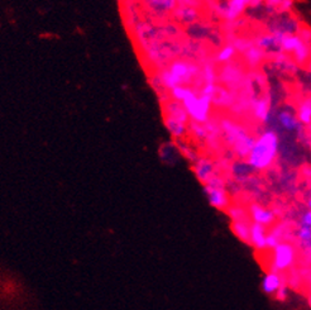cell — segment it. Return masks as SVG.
Listing matches in <instances>:
<instances>
[{
    "instance_id": "obj_10",
    "label": "cell",
    "mask_w": 311,
    "mask_h": 310,
    "mask_svg": "<svg viewBox=\"0 0 311 310\" xmlns=\"http://www.w3.org/2000/svg\"><path fill=\"white\" fill-rule=\"evenodd\" d=\"M247 212H248V218L250 219V222L262 224L267 228H271L277 221V214L273 210L268 209V208L263 207L262 204H258V203H250Z\"/></svg>"
},
{
    "instance_id": "obj_22",
    "label": "cell",
    "mask_w": 311,
    "mask_h": 310,
    "mask_svg": "<svg viewBox=\"0 0 311 310\" xmlns=\"http://www.w3.org/2000/svg\"><path fill=\"white\" fill-rule=\"evenodd\" d=\"M164 125H166V130L170 132V134L176 139H181L189 133V124L185 122H181V120L173 119V118L164 117Z\"/></svg>"
},
{
    "instance_id": "obj_31",
    "label": "cell",
    "mask_w": 311,
    "mask_h": 310,
    "mask_svg": "<svg viewBox=\"0 0 311 310\" xmlns=\"http://www.w3.org/2000/svg\"><path fill=\"white\" fill-rule=\"evenodd\" d=\"M306 208L307 209H311V188L309 189V195H307V200H306Z\"/></svg>"
},
{
    "instance_id": "obj_12",
    "label": "cell",
    "mask_w": 311,
    "mask_h": 310,
    "mask_svg": "<svg viewBox=\"0 0 311 310\" xmlns=\"http://www.w3.org/2000/svg\"><path fill=\"white\" fill-rule=\"evenodd\" d=\"M276 120L282 131L290 132V133H296L299 134V136L304 132V127H302L301 123L299 122L296 114L294 113L292 111H290V109H281L280 112H277Z\"/></svg>"
},
{
    "instance_id": "obj_14",
    "label": "cell",
    "mask_w": 311,
    "mask_h": 310,
    "mask_svg": "<svg viewBox=\"0 0 311 310\" xmlns=\"http://www.w3.org/2000/svg\"><path fill=\"white\" fill-rule=\"evenodd\" d=\"M253 43H254L257 47L263 49L268 57L275 56V54L281 52L279 37H276V35L267 31L258 33V34L253 38Z\"/></svg>"
},
{
    "instance_id": "obj_27",
    "label": "cell",
    "mask_w": 311,
    "mask_h": 310,
    "mask_svg": "<svg viewBox=\"0 0 311 310\" xmlns=\"http://www.w3.org/2000/svg\"><path fill=\"white\" fill-rule=\"evenodd\" d=\"M297 34L300 35V38H301L302 41H304V42H306V43H311V28L310 27H307V26H305V24H302L301 27H300V29H299V32H297Z\"/></svg>"
},
{
    "instance_id": "obj_33",
    "label": "cell",
    "mask_w": 311,
    "mask_h": 310,
    "mask_svg": "<svg viewBox=\"0 0 311 310\" xmlns=\"http://www.w3.org/2000/svg\"><path fill=\"white\" fill-rule=\"evenodd\" d=\"M307 304H309V306L311 308V294L307 296Z\"/></svg>"
},
{
    "instance_id": "obj_26",
    "label": "cell",
    "mask_w": 311,
    "mask_h": 310,
    "mask_svg": "<svg viewBox=\"0 0 311 310\" xmlns=\"http://www.w3.org/2000/svg\"><path fill=\"white\" fill-rule=\"evenodd\" d=\"M228 215L232 218V221H238V219L248 218V212H247L244 208H242L241 205H232L227 208Z\"/></svg>"
},
{
    "instance_id": "obj_2",
    "label": "cell",
    "mask_w": 311,
    "mask_h": 310,
    "mask_svg": "<svg viewBox=\"0 0 311 310\" xmlns=\"http://www.w3.org/2000/svg\"><path fill=\"white\" fill-rule=\"evenodd\" d=\"M202 76V68L195 62L186 59H176L170 62L163 70L157 75L159 86L170 90L180 85H190Z\"/></svg>"
},
{
    "instance_id": "obj_5",
    "label": "cell",
    "mask_w": 311,
    "mask_h": 310,
    "mask_svg": "<svg viewBox=\"0 0 311 310\" xmlns=\"http://www.w3.org/2000/svg\"><path fill=\"white\" fill-rule=\"evenodd\" d=\"M252 0H204V5L213 14L225 23H232L242 19L249 9Z\"/></svg>"
},
{
    "instance_id": "obj_11",
    "label": "cell",
    "mask_w": 311,
    "mask_h": 310,
    "mask_svg": "<svg viewBox=\"0 0 311 310\" xmlns=\"http://www.w3.org/2000/svg\"><path fill=\"white\" fill-rule=\"evenodd\" d=\"M171 16L178 24L189 27L200 21L202 12H200V8L192 7V5L177 4L173 9Z\"/></svg>"
},
{
    "instance_id": "obj_34",
    "label": "cell",
    "mask_w": 311,
    "mask_h": 310,
    "mask_svg": "<svg viewBox=\"0 0 311 310\" xmlns=\"http://www.w3.org/2000/svg\"><path fill=\"white\" fill-rule=\"evenodd\" d=\"M310 48H311V43H310Z\"/></svg>"
},
{
    "instance_id": "obj_4",
    "label": "cell",
    "mask_w": 311,
    "mask_h": 310,
    "mask_svg": "<svg viewBox=\"0 0 311 310\" xmlns=\"http://www.w3.org/2000/svg\"><path fill=\"white\" fill-rule=\"evenodd\" d=\"M185 108L190 120L195 123L206 124L210 120L211 109H213V97L196 92L194 87L189 92L182 100L180 101Z\"/></svg>"
},
{
    "instance_id": "obj_6",
    "label": "cell",
    "mask_w": 311,
    "mask_h": 310,
    "mask_svg": "<svg viewBox=\"0 0 311 310\" xmlns=\"http://www.w3.org/2000/svg\"><path fill=\"white\" fill-rule=\"evenodd\" d=\"M271 261H269V270L277 272H286L291 270L297 260V249L291 242L282 241L271 248Z\"/></svg>"
},
{
    "instance_id": "obj_23",
    "label": "cell",
    "mask_w": 311,
    "mask_h": 310,
    "mask_svg": "<svg viewBox=\"0 0 311 310\" xmlns=\"http://www.w3.org/2000/svg\"><path fill=\"white\" fill-rule=\"evenodd\" d=\"M295 114L302 127H311V97L304 98L299 101Z\"/></svg>"
},
{
    "instance_id": "obj_17",
    "label": "cell",
    "mask_w": 311,
    "mask_h": 310,
    "mask_svg": "<svg viewBox=\"0 0 311 310\" xmlns=\"http://www.w3.org/2000/svg\"><path fill=\"white\" fill-rule=\"evenodd\" d=\"M192 171L200 183L205 184L215 175V163L208 157H197L192 162Z\"/></svg>"
},
{
    "instance_id": "obj_24",
    "label": "cell",
    "mask_w": 311,
    "mask_h": 310,
    "mask_svg": "<svg viewBox=\"0 0 311 310\" xmlns=\"http://www.w3.org/2000/svg\"><path fill=\"white\" fill-rule=\"evenodd\" d=\"M236 54H238V51L234 47L233 43H225V45L220 46L218 51L215 52V54H214V61L219 65H227L229 64V62L234 61Z\"/></svg>"
},
{
    "instance_id": "obj_28",
    "label": "cell",
    "mask_w": 311,
    "mask_h": 310,
    "mask_svg": "<svg viewBox=\"0 0 311 310\" xmlns=\"http://www.w3.org/2000/svg\"><path fill=\"white\" fill-rule=\"evenodd\" d=\"M299 226H305L311 228V209H307L306 208V210H304V212L301 213Z\"/></svg>"
},
{
    "instance_id": "obj_16",
    "label": "cell",
    "mask_w": 311,
    "mask_h": 310,
    "mask_svg": "<svg viewBox=\"0 0 311 310\" xmlns=\"http://www.w3.org/2000/svg\"><path fill=\"white\" fill-rule=\"evenodd\" d=\"M296 0H263L262 12L267 16L294 13Z\"/></svg>"
},
{
    "instance_id": "obj_25",
    "label": "cell",
    "mask_w": 311,
    "mask_h": 310,
    "mask_svg": "<svg viewBox=\"0 0 311 310\" xmlns=\"http://www.w3.org/2000/svg\"><path fill=\"white\" fill-rule=\"evenodd\" d=\"M271 230H268V234H267V249L273 248L277 243L285 241V226H276L271 227Z\"/></svg>"
},
{
    "instance_id": "obj_3",
    "label": "cell",
    "mask_w": 311,
    "mask_h": 310,
    "mask_svg": "<svg viewBox=\"0 0 311 310\" xmlns=\"http://www.w3.org/2000/svg\"><path fill=\"white\" fill-rule=\"evenodd\" d=\"M220 130L223 132L225 142L239 158L244 160L248 156L250 148L254 143V138L246 128L232 119H223L220 122Z\"/></svg>"
},
{
    "instance_id": "obj_29",
    "label": "cell",
    "mask_w": 311,
    "mask_h": 310,
    "mask_svg": "<svg viewBox=\"0 0 311 310\" xmlns=\"http://www.w3.org/2000/svg\"><path fill=\"white\" fill-rule=\"evenodd\" d=\"M273 296H276V299L279 301H286L288 298V287L286 286V284H283L282 286L277 290V293Z\"/></svg>"
},
{
    "instance_id": "obj_15",
    "label": "cell",
    "mask_w": 311,
    "mask_h": 310,
    "mask_svg": "<svg viewBox=\"0 0 311 310\" xmlns=\"http://www.w3.org/2000/svg\"><path fill=\"white\" fill-rule=\"evenodd\" d=\"M252 114L257 122L262 124H268L272 118V103L271 98L265 95L262 98L255 99L252 103Z\"/></svg>"
},
{
    "instance_id": "obj_13",
    "label": "cell",
    "mask_w": 311,
    "mask_h": 310,
    "mask_svg": "<svg viewBox=\"0 0 311 310\" xmlns=\"http://www.w3.org/2000/svg\"><path fill=\"white\" fill-rule=\"evenodd\" d=\"M143 7L156 18H167L176 8L175 0H140Z\"/></svg>"
},
{
    "instance_id": "obj_30",
    "label": "cell",
    "mask_w": 311,
    "mask_h": 310,
    "mask_svg": "<svg viewBox=\"0 0 311 310\" xmlns=\"http://www.w3.org/2000/svg\"><path fill=\"white\" fill-rule=\"evenodd\" d=\"M176 4H187V5H192V7H196L202 9V7H204V0H175Z\"/></svg>"
},
{
    "instance_id": "obj_19",
    "label": "cell",
    "mask_w": 311,
    "mask_h": 310,
    "mask_svg": "<svg viewBox=\"0 0 311 310\" xmlns=\"http://www.w3.org/2000/svg\"><path fill=\"white\" fill-rule=\"evenodd\" d=\"M283 284H285V280L282 278V273L269 270L263 276L262 282H261V289L266 295H275Z\"/></svg>"
},
{
    "instance_id": "obj_20",
    "label": "cell",
    "mask_w": 311,
    "mask_h": 310,
    "mask_svg": "<svg viewBox=\"0 0 311 310\" xmlns=\"http://www.w3.org/2000/svg\"><path fill=\"white\" fill-rule=\"evenodd\" d=\"M242 56H243L244 62H246L250 68H255L258 67V66H261L263 62H265L267 57H268L266 52L263 51V49H261L260 47H257L254 43H253L250 47L247 48L246 51L242 53Z\"/></svg>"
},
{
    "instance_id": "obj_32",
    "label": "cell",
    "mask_w": 311,
    "mask_h": 310,
    "mask_svg": "<svg viewBox=\"0 0 311 310\" xmlns=\"http://www.w3.org/2000/svg\"><path fill=\"white\" fill-rule=\"evenodd\" d=\"M306 67H307V71H309V72H310V75H311V59L309 60V61H307Z\"/></svg>"
},
{
    "instance_id": "obj_7",
    "label": "cell",
    "mask_w": 311,
    "mask_h": 310,
    "mask_svg": "<svg viewBox=\"0 0 311 310\" xmlns=\"http://www.w3.org/2000/svg\"><path fill=\"white\" fill-rule=\"evenodd\" d=\"M281 52L288 54L296 65L306 66L311 59V48L309 43L304 42L299 34H287L279 37Z\"/></svg>"
},
{
    "instance_id": "obj_21",
    "label": "cell",
    "mask_w": 311,
    "mask_h": 310,
    "mask_svg": "<svg viewBox=\"0 0 311 310\" xmlns=\"http://www.w3.org/2000/svg\"><path fill=\"white\" fill-rule=\"evenodd\" d=\"M250 224H252V222H250L249 218L232 221V224H230V228H232V232L235 234V237L243 243H246V245H249Z\"/></svg>"
},
{
    "instance_id": "obj_8",
    "label": "cell",
    "mask_w": 311,
    "mask_h": 310,
    "mask_svg": "<svg viewBox=\"0 0 311 310\" xmlns=\"http://www.w3.org/2000/svg\"><path fill=\"white\" fill-rule=\"evenodd\" d=\"M301 26V21L294 13H286V14L268 16L266 31L272 33L276 37H282V35L287 34H297Z\"/></svg>"
},
{
    "instance_id": "obj_1",
    "label": "cell",
    "mask_w": 311,
    "mask_h": 310,
    "mask_svg": "<svg viewBox=\"0 0 311 310\" xmlns=\"http://www.w3.org/2000/svg\"><path fill=\"white\" fill-rule=\"evenodd\" d=\"M280 137L272 128L262 131L254 138V143L250 148L244 162L253 172L268 171L279 158Z\"/></svg>"
},
{
    "instance_id": "obj_9",
    "label": "cell",
    "mask_w": 311,
    "mask_h": 310,
    "mask_svg": "<svg viewBox=\"0 0 311 310\" xmlns=\"http://www.w3.org/2000/svg\"><path fill=\"white\" fill-rule=\"evenodd\" d=\"M204 194L208 199L209 204L218 210H227V208L232 204L229 194L227 193L224 186V181L218 175H214L208 183L203 184Z\"/></svg>"
},
{
    "instance_id": "obj_18",
    "label": "cell",
    "mask_w": 311,
    "mask_h": 310,
    "mask_svg": "<svg viewBox=\"0 0 311 310\" xmlns=\"http://www.w3.org/2000/svg\"><path fill=\"white\" fill-rule=\"evenodd\" d=\"M267 234H268L267 227L252 222V224H250L249 246H252L258 252L268 251L267 249Z\"/></svg>"
}]
</instances>
